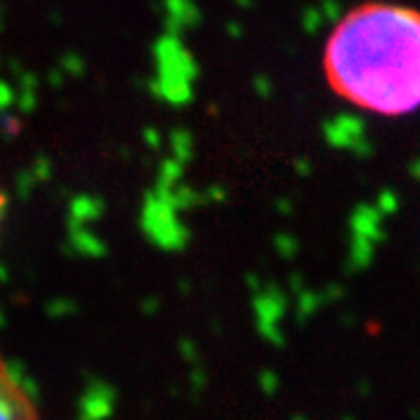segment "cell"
<instances>
[{"instance_id": "obj_1", "label": "cell", "mask_w": 420, "mask_h": 420, "mask_svg": "<svg viewBox=\"0 0 420 420\" xmlns=\"http://www.w3.org/2000/svg\"><path fill=\"white\" fill-rule=\"evenodd\" d=\"M330 89L367 112L401 117L420 107V10L394 3L357 5L327 38Z\"/></svg>"}, {"instance_id": "obj_2", "label": "cell", "mask_w": 420, "mask_h": 420, "mask_svg": "<svg viewBox=\"0 0 420 420\" xmlns=\"http://www.w3.org/2000/svg\"><path fill=\"white\" fill-rule=\"evenodd\" d=\"M0 420H42L36 397L0 352Z\"/></svg>"}, {"instance_id": "obj_3", "label": "cell", "mask_w": 420, "mask_h": 420, "mask_svg": "<svg viewBox=\"0 0 420 420\" xmlns=\"http://www.w3.org/2000/svg\"><path fill=\"white\" fill-rule=\"evenodd\" d=\"M3 210H5V194L0 191V220H3Z\"/></svg>"}]
</instances>
